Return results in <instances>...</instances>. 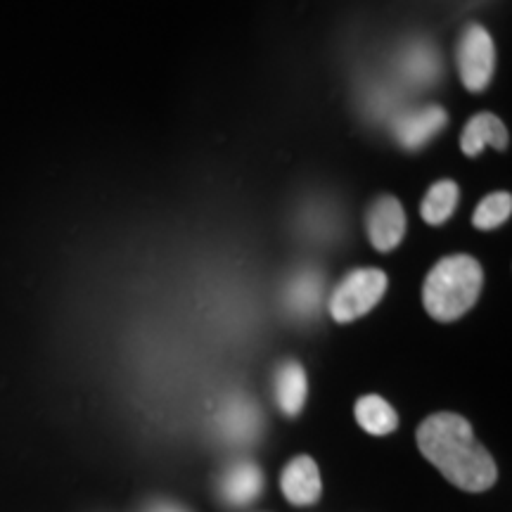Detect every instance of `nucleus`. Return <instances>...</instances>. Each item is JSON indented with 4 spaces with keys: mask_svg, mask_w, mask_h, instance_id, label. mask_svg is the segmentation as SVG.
<instances>
[{
    "mask_svg": "<svg viewBox=\"0 0 512 512\" xmlns=\"http://www.w3.org/2000/svg\"><path fill=\"white\" fill-rule=\"evenodd\" d=\"M283 494L292 505H313L320 498V472L309 456L294 458L280 477Z\"/></svg>",
    "mask_w": 512,
    "mask_h": 512,
    "instance_id": "nucleus-7",
    "label": "nucleus"
},
{
    "mask_svg": "<svg viewBox=\"0 0 512 512\" xmlns=\"http://www.w3.org/2000/svg\"><path fill=\"white\" fill-rule=\"evenodd\" d=\"M418 446L422 456L458 489L486 491L494 486L498 470L489 451L472 434V425L458 413H434L420 425Z\"/></svg>",
    "mask_w": 512,
    "mask_h": 512,
    "instance_id": "nucleus-1",
    "label": "nucleus"
},
{
    "mask_svg": "<svg viewBox=\"0 0 512 512\" xmlns=\"http://www.w3.org/2000/svg\"><path fill=\"white\" fill-rule=\"evenodd\" d=\"M368 238L375 249L389 252L406 235V214L396 197H380L368 211Z\"/></svg>",
    "mask_w": 512,
    "mask_h": 512,
    "instance_id": "nucleus-6",
    "label": "nucleus"
},
{
    "mask_svg": "<svg viewBox=\"0 0 512 512\" xmlns=\"http://www.w3.org/2000/svg\"><path fill=\"white\" fill-rule=\"evenodd\" d=\"M261 486H264V477L259 467L252 463H235L221 479V498L228 505L242 508L259 498Z\"/></svg>",
    "mask_w": 512,
    "mask_h": 512,
    "instance_id": "nucleus-10",
    "label": "nucleus"
},
{
    "mask_svg": "<svg viewBox=\"0 0 512 512\" xmlns=\"http://www.w3.org/2000/svg\"><path fill=\"white\" fill-rule=\"evenodd\" d=\"M356 420L358 425L363 427L368 434H375V437H384V434H392L396 427H399V415L389 401H384L382 396L368 394L361 396L356 401Z\"/></svg>",
    "mask_w": 512,
    "mask_h": 512,
    "instance_id": "nucleus-11",
    "label": "nucleus"
},
{
    "mask_svg": "<svg viewBox=\"0 0 512 512\" xmlns=\"http://www.w3.org/2000/svg\"><path fill=\"white\" fill-rule=\"evenodd\" d=\"M273 389H275V401L278 408L287 418H294L304 408L306 401V373L297 361H285L283 366L275 370L273 377Z\"/></svg>",
    "mask_w": 512,
    "mask_h": 512,
    "instance_id": "nucleus-9",
    "label": "nucleus"
},
{
    "mask_svg": "<svg viewBox=\"0 0 512 512\" xmlns=\"http://www.w3.org/2000/svg\"><path fill=\"white\" fill-rule=\"evenodd\" d=\"M221 422V430L228 434L230 439L249 441L259 432V411L252 403L245 399H230L226 406L221 408V415L216 418Z\"/></svg>",
    "mask_w": 512,
    "mask_h": 512,
    "instance_id": "nucleus-12",
    "label": "nucleus"
},
{
    "mask_svg": "<svg viewBox=\"0 0 512 512\" xmlns=\"http://www.w3.org/2000/svg\"><path fill=\"white\" fill-rule=\"evenodd\" d=\"M446 112L439 105L418 107V110H403L394 117L392 131L401 147L406 150H420L437 136L441 128L446 126Z\"/></svg>",
    "mask_w": 512,
    "mask_h": 512,
    "instance_id": "nucleus-5",
    "label": "nucleus"
},
{
    "mask_svg": "<svg viewBox=\"0 0 512 512\" xmlns=\"http://www.w3.org/2000/svg\"><path fill=\"white\" fill-rule=\"evenodd\" d=\"M486 145H494L496 150L508 147V131L503 121L491 112H482L467 121L463 136H460V147L467 157H477Z\"/></svg>",
    "mask_w": 512,
    "mask_h": 512,
    "instance_id": "nucleus-8",
    "label": "nucleus"
},
{
    "mask_svg": "<svg viewBox=\"0 0 512 512\" xmlns=\"http://www.w3.org/2000/svg\"><path fill=\"white\" fill-rule=\"evenodd\" d=\"M318 302H320V278L316 273L297 275V278L290 283V287H287V304H290L297 313H302V316L316 311Z\"/></svg>",
    "mask_w": 512,
    "mask_h": 512,
    "instance_id": "nucleus-16",
    "label": "nucleus"
},
{
    "mask_svg": "<svg viewBox=\"0 0 512 512\" xmlns=\"http://www.w3.org/2000/svg\"><path fill=\"white\" fill-rule=\"evenodd\" d=\"M387 285V275L380 268H358V271L349 273L332 292L328 304L330 316L337 323H351V320L366 316L384 297Z\"/></svg>",
    "mask_w": 512,
    "mask_h": 512,
    "instance_id": "nucleus-3",
    "label": "nucleus"
},
{
    "mask_svg": "<svg viewBox=\"0 0 512 512\" xmlns=\"http://www.w3.org/2000/svg\"><path fill=\"white\" fill-rule=\"evenodd\" d=\"M401 69L408 81L430 83L439 76V57L427 43H413L401 55Z\"/></svg>",
    "mask_w": 512,
    "mask_h": 512,
    "instance_id": "nucleus-14",
    "label": "nucleus"
},
{
    "mask_svg": "<svg viewBox=\"0 0 512 512\" xmlns=\"http://www.w3.org/2000/svg\"><path fill=\"white\" fill-rule=\"evenodd\" d=\"M482 285L484 271L477 259L467 254L446 256L427 273L422 304L434 320L451 323L475 306Z\"/></svg>",
    "mask_w": 512,
    "mask_h": 512,
    "instance_id": "nucleus-2",
    "label": "nucleus"
},
{
    "mask_svg": "<svg viewBox=\"0 0 512 512\" xmlns=\"http://www.w3.org/2000/svg\"><path fill=\"white\" fill-rule=\"evenodd\" d=\"M510 211H512L510 192H494V195L484 197V200L477 204L472 223H475L479 230H494L510 219Z\"/></svg>",
    "mask_w": 512,
    "mask_h": 512,
    "instance_id": "nucleus-15",
    "label": "nucleus"
},
{
    "mask_svg": "<svg viewBox=\"0 0 512 512\" xmlns=\"http://www.w3.org/2000/svg\"><path fill=\"white\" fill-rule=\"evenodd\" d=\"M458 74L467 91L479 93L489 86L496 69V48L489 31L479 24H470L458 41Z\"/></svg>",
    "mask_w": 512,
    "mask_h": 512,
    "instance_id": "nucleus-4",
    "label": "nucleus"
},
{
    "mask_svg": "<svg viewBox=\"0 0 512 512\" xmlns=\"http://www.w3.org/2000/svg\"><path fill=\"white\" fill-rule=\"evenodd\" d=\"M458 200H460L458 183L437 181L430 190H427L425 200H422V207H420L422 219L432 223V226H441V223H446L453 216V211L458 207Z\"/></svg>",
    "mask_w": 512,
    "mask_h": 512,
    "instance_id": "nucleus-13",
    "label": "nucleus"
},
{
    "mask_svg": "<svg viewBox=\"0 0 512 512\" xmlns=\"http://www.w3.org/2000/svg\"><path fill=\"white\" fill-rule=\"evenodd\" d=\"M152 512H185V510L174 508V505H157V508L152 510Z\"/></svg>",
    "mask_w": 512,
    "mask_h": 512,
    "instance_id": "nucleus-17",
    "label": "nucleus"
}]
</instances>
